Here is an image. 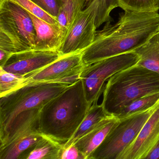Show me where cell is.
Returning a JSON list of instances; mask_svg holds the SVG:
<instances>
[{"label":"cell","mask_w":159,"mask_h":159,"mask_svg":"<svg viewBox=\"0 0 159 159\" xmlns=\"http://www.w3.org/2000/svg\"><path fill=\"white\" fill-rule=\"evenodd\" d=\"M13 53L0 49V67H2L7 62Z\"/></svg>","instance_id":"83f0119b"},{"label":"cell","mask_w":159,"mask_h":159,"mask_svg":"<svg viewBox=\"0 0 159 159\" xmlns=\"http://www.w3.org/2000/svg\"><path fill=\"white\" fill-rule=\"evenodd\" d=\"M145 159H159V140L150 151Z\"/></svg>","instance_id":"4316f807"},{"label":"cell","mask_w":159,"mask_h":159,"mask_svg":"<svg viewBox=\"0 0 159 159\" xmlns=\"http://www.w3.org/2000/svg\"><path fill=\"white\" fill-rule=\"evenodd\" d=\"M24 76L7 72L0 69V97L17 90L25 84Z\"/></svg>","instance_id":"ffe728a7"},{"label":"cell","mask_w":159,"mask_h":159,"mask_svg":"<svg viewBox=\"0 0 159 159\" xmlns=\"http://www.w3.org/2000/svg\"><path fill=\"white\" fill-rule=\"evenodd\" d=\"M35 27L36 39L33 50L58 51L66 33L59 25H52L28 12Z\"/></svg>","instance_id":"4fadbf2b"},{"label":"cell","mask_w":159,"mask_h":159,"mask_svg":"<svg viewBox=\"0 0 159 159\" xmlns=\"http://www.w3.org/2000/svg\"><path fill=\"white\" fill-rule=\"evenodd\" d=\"M41 108L25 111L16 117L6 138L0 143V159H18L22 153L43 138L39 129Z\"/></svg>","instance_id":"ba28073f"},{"label":"cell","mask_w":159,"mask_h":159,"mask_svg":"<svg viewBox=\"0 0 159 159\" xmlns=\"http://www.w3.org/2000/svg\"><path fill=\"white\" fill-rule=\"evenodd\" d=\"M87 0H62L63 8L71 15L77 16L83 10Z\"/></svg>","instance_id":"cb8c5ba5"},{"label":"cell","mask_w":159,"mask_h":159,"mask_svg":"<svg viewBox=\"0 0 159 159\" xmlns=\"http://www.w3.org/2000/svg\"><path fill=\"white\" fill-rule=\"evenodd\" d=\"M107 116L101 104L98 105L97 103L93 104L77 131L71 139L64 144V148H66L73 145L78 139L90 132L100 121Z\"/></svg>","instance_id":"e0dca14e"},{"label":"cell","mask_w":159,"mask_h":159,"mask_svg":"<svg viewBox=\"0 0 159 159\" xmlns=\"http://www.w3.org/2000/svg\"><path fill=\"white\" fill-rule=\"evenodd\" d=\"M98 7V1L95 0L77 15L58 50L61 56L81 53L92 44L96 32Z\"/></svg>","instance_id":"9c48e42d"},{"label":"cell","mask_w":159,"mask_h":159,"mask_svg":"<svg viewBox=\"0 0 159 159\" xmlns=\"http://www.w3.org/2000/svg\"><path fill=\"white\" fill-rule=\"evenodd\" d=\"M159 104V92L139 98L122 109L114 117L119 120L153 107Z\"/></svg>","instance_id":"ac0fdd59"},{"label":"cell","mask_w":159,"mask_h":159,"mask_svg":"<svg viewBox=\"0 0 159 159\" xmlns=\"http://www.w3.org/2000/svg\"><path fill=\"white\" fill-rule=\"evenodd\" d=\"M81 53L64 56L43 68L24 76L25 84L32 83H51L70 72L84 67Z\"/></svg>","instance_id":"7c38bea8"},{"label":"cell","mask_w":159,"mask_h":159,"mask_svg":"<svg viewBox=\"0 0 159 159\" xmlns=\"http://www.w3.org/2000/svg\"><path fill=\"white\" fill-rule=\"evenodd\" d=\"M91 106L80 80L41 108L39 130L43 135L64 145L77 131Z\"/></svg>","instance_id":"7a4b0ae2"},{"label":"cell","mask_w":159,"mask_h":159,"mask_svg":"<svg viewBox=\"0 0 159 159\" xmlns=\"http://www.w3.org/2000/svg\"><path fill=\"white\" fill-rule=\"evenodd\" d=\"M110 23L96 31L92 44L82 52L84 65L134 52L159 30V14L125 11L117 23Z\"/></svg>","instance_id":"6da1fadb"},{"label":"cell","mask_w":159,"mask_h":159,"mask_svg":"<svg viewBox=\"0 0 159 159\" xmlns=\"http://www.w3.org/2000/svg\"><path fill=\"white\" fill-rule=\"evenodd\" d=\"M157 106L119 120L88 159H120L122 154L135 140Z\"/></svg>","instance_id":"5b68a950"},{"label":"cell","mask_w":159,"mask_h":159,"mask_svg":"<svg viewBox=\"0 0 159 159\" xmlns=\"http://www.w3.org/2000/svg\"><path fill=\"white\" fill-rule=\"evenodd\" d=\"M64 145L43 135L40 140L22 153L18 159H60Z\"/></svg>","instance_id":"9a60e30c"},{"label":"cell","mask_w":159,"mask_h":159,"mask_svg":"<svg viewBox=\"0 0 159 159\" xmlns=\"http://www.w3.org/2000/svg\"><path fill=\"white\" fill-rule=\"evenodd\" d=\"M0 32L10 39L16 53L34 49L36 31L32 19L12 0L0 1Z\"/></svg>","instance_id":"8992f818"},{"label":"cell","mask_w":159,"mask_h":159,"mask_svg":"<svg viewBox=\"0 0 159 159\" xmlns=\"http://www.w3.org/2000/svg\"><path fill=\"white\" fill-rule=\"evenodd\" d=\"M119 7L125 11L158 12L159 0H118Z\"/></svg>","instance_id":"d6986e66"},{"label":"cell","mask_w":159,"mask_h":159,"mask_svg":"<svg viewBox=\"0 0 159 159\" xmlns=\"http://www.w3.org/2000/svg\"><path fill=\"white\" fill-rule=\"evenodd\" d=\"M48 14L57 19L64 3L62 0H31Z\"/></svg>","instance_id":"603a6c76"},{"label":"cell","mask_w":159,"mask_h":159,"mask_svg":"<svg viewBox=\"0 0 159 159\" xmlns=\"http://www.w3.org/2000/svg\"><path fill=\"white\" fill-rule=\"evenodd\" d=\"M62 57L58 51L28 50L13 54L0 69L25 76L43 68Z\"/></svg>","instance_id":"30bf717a"},{"label":"cell","mask_w":159,"mask_h":159,"mask_svg":"<svg viewBox=\"0 0 159 159\" xmlns=\"http://www.w3.org/2000/svg\"><path fill=\"white\" fill-rule=\"evenodd\" d=\"M98 8L95 17L97 29L102 24L113 21L110 13L113 9L119 7L118 0H98Z\"/></svg>","instance_id":"44dd1931"},{"label":"cell","mask_w":159,"mask_h":159,"mask_svg":"<svg viewBox=\"0 0 159 159\" xmlns=\"http://www.w3.org/2000/svg\"><path fill=\"white\" fill-rule=\"evenodd\" d=\"M69 86L55 83L26 84L0 97V142L5 139L13 122L20 113L42 107Z\"/></svg>","instance_id":"277c9868"},{"label":"cell","mask_w":159,"mask_h":159,"mask_svg":"<svg viewBox=\"0 0 159 159\" xmlns=\"http://www.w3.org/2000/svg\"><path fill=\"white\" fill-rule=\"evenodd\" d=\"M119 121V119L115 117L107 116L73 145L84 156V159H88L89 156L101 145L110 131Z\"/></svg>","instance_id":"5bb4252c"},{"label":"cell","mask_w":159,"mask_h":159,"mask_svg":"<svg viewBox=\"0 0 159 159\" xmlns=\"http://www.w3.org/2000/svg\"><path fill=\"white\" fill-rule=\"evenodd\" d=\"M12 1L19 4L21 7L26 10L28 12L44 20L45 22L52 25L58 24L56 19L48 14L40 7L35 4L33 2L31 1V0H12Z\"/></svg>","instance_id":"7402d4cb"},{"label":"cell","mask_w":159,"mask_h":159,"mask_svg":"<svg viewBox=\"0 0 159 159\" xmlns=\"http://www.w3.org/2000/svg\"><path fill=\"white\" fill-rule=\"evenodd\" d=\"M57 20L60 27L66 34H67V32L70 27V25L68 16L63 8H62L58 14L57 18Z\"/></svg>","instance_id":"484cf974"},{"label":"cell","mask_w":159,"mask_h":159,"mask_svg":"<svg viewBox=\"0 0 159 159\" xmlns=\"http://www.w3.org/2000/svg\"><path fill=\"white\" fill-rule=\"evenodd\" d=\"M60 159H84V157L75 145H72L67 148H64Z\"/></svg>","instance_id":"d4e9b609"},{"label":"cell","mask_w":159,"mask_h":159,"mask_svg":"<svg viewBox=\"0 0 159 159\" xmlns=\"http://www.w3.org/2000/svg\"><path fill=\"white\" fill-rule=\"evenodd\" d=\"M159 140V104L143 125L134 142L120 159H145Z\"/></svg>","instance_id":"8fae6325"},{"label":"cell","mask_w":159,"mask_h":159,"mask_svg":"<svg viewBox=\"0 0 159 159\" xmlns=\"http://www.w3.org/2000/svg\"><path fill=\"white\" fill-rule=\"evenodd\" d=\"M134 52L139 57L137 66L159 74V30Z\"/></svg>","instance_id":"2e32d148"},{"label":"cell","mask_w":159,"mask_h":159,"mask_svg":"<svg viewBox=\"0 0 159 159\" xmlns=\"http://www.w3.org/2000/svg\"><path fill=\"white\" fill-rule=\"evenodd\" d=\"M139 57L134 52L108 57L85 66L81 75L88 102L97 103L105 88V82L115 73L137 65Z\"/></svg>","instance_id":"52a82bcc"},{"label":"cell","mask_w":159,"mask_h":159,"mask_svg":"<svg viewBox=\"0 0 159 159\" xmlns=\"http://www.w3.org/2000/svg\"><path fill=\"white\" fill-rule=\"evenodd\" d=\"M159 92V74L133 66L111 76L105 85L101 105L108 116H114L134 100Z\"/></svg>","instance_id":"3957f363"}]
</instances>
